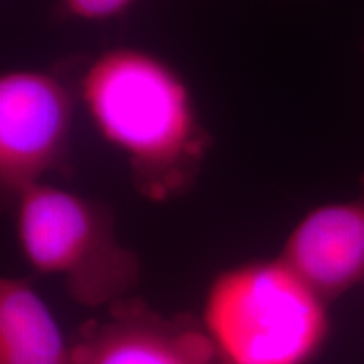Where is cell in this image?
I'll use <instances>...</instances> for the list:
<instances>
[{
  "mask_svg": "<svg viewBox=\"0 0 364 364\" xmlns=\"http://www.w3.org/2000/svg\"><path fill=\"white\" fill-rule=\"evenodd\" d=\"M76 88L144 199L169 203L194 188L213 139L193 88L169 61L134 46L110 48L91 59Z\"/></svg>",
  "mask_w": 364,
  "mask_h": 364,
  "instance_id": "1",
  "label": "cell"
},
{
  "mask_svg": "<svg viewBox=\"0 0 364 364\" xmlns=\"http://www.w3.org/2000/svg\"><path fill=\"white\" fill-rule=\"evenodd\" d=\"M327 306L279 255L213 277L201 322L226 364H309L329 338Z\"/></svg>",
  "mask_w": 364,
  "mask_h": 364,
  "instance_id": "2",
  "label": "cell"
},
{
  "mask_svg": "<svg viewBox=\"0 0 364 364\" xmlns=\"http://www.w3.org/2000/svg\"><path fill=\"white\" fill-rule=\"evenodd\" d=\"M11 204L24 260L38 273L59 277L76 304L110 307L134 295L142 262L118 240L103 203L43 181Z\"/></svg>",
  "mask_w": 364,
  "mask_h": 364,
  "instance_id": "3",
  "label": "cell"
},
{
  "mask_svg": "<svg viewBox=\"0 0 364 364\" xmlns=\"http://www.w3.org/2000/svg\"><path fill=\"white\" fill-rule=\"evenodd\" d=\"M78 102V88L61 73L17 68L0 75V189L9 203L49 174H70Z\"/></svg>",
  "mask_w": 364,
  "mask_h": 364,
  "instance_id": "4",
  "label": "cell"
},
{
  "mask_svg": "<svg viewBox=\"0 0 364 364\" xmlns=\"http://www.w3.org/2000/svg\"><path fill=\"white\" fill-rule=\"evenodd\" d=\"M71 348L76 364H226L201 318L164 316L135 295L81 326Z\"/></svg>",
  "mask_w": 364,
  "mask_h": 364,
  "instance_id": "5",
  "label": "cell"
},
{
  "mask_svg": "<svg viewBox=\"0 0 364 364\" xmlns=\"http://www.w3.org/2000/svg\"><path fill=\"white\" fill-rule=\"evenodd\" d=\"M280 257L327 302L364 287V176L351 199L306 213Z\"/></svg>",
  "mask_w": 364,
  "mask_h": 364,
  "instance_id": "6",
  "label": "cell"
},
{
  "mask_svg": "<svg viewBox=\"0 0 364 364\" xmlns=\"http://www.w3.org/2000/svg\"><path fill=\"white\" fill-rule=\"evenodd\" d=\"M0 364H76L51 309L17 277L0 280Z\"/></svg>",
  "mask_w": 364,
  "mask_h": 364,
  "instance_id": "7",
  "label": "cell"
},
{
  "mask_svg": "<svg viewBox=\"0 0 364 364\" xmlns=\"http://www.w3.org/2000/svg\"><path fill=\"white\" fill-rule=\"evenodd\" d=\"M135 0H58L54 16L58 21L103 22L124 14Z\"/></svg>",
  "mask_w": 364,
  "mask_h": 364,
  "instance_id": "8",
  "label": "cell"
}]
</instances>
